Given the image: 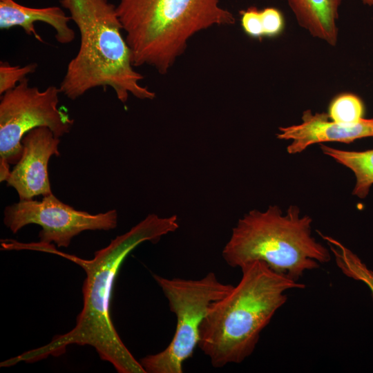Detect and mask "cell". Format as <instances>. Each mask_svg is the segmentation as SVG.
<instances>
[{"label":"cell","mask_w":373,"mask_h":373,"mask_svg":"<svg viewBox=\"0 0 373 373\" xmlns=\"http://www.w3.org/2000/svg\"><path fill=\"white\" fill-rule=\"evenodd\" d=\"M178 227L175 215L163 218L155 213L149 214L128 231L112 240L107 247L95 251L93 258L90 260L58 251L51 244L23 243V249L57 254L84 270L83 307L70 331L55 336L40 347L1 362V366L9 367L20 362L34 363L50 356H59L66 352L68 346L78 345L95 348L100 358L109 362L119 373H146L121 340L111 318L115 279L122 262L136 247L146 241L157 242Z\"/></svg>","instance_id":"obj_1"},{"label":"cell","mask_w":373,"mask_h":373,"mask_svg":"<svg viewBox=\"0 0 373 373\" xmlns=\"http://www.w3.org/2000/svg\"><path fill=\"white\" fill-rule=\"evenodd\" d=\"M240 269L238 283L212 305L200 325L198 346L214 367L240 363L251 355L261 332L287 300V291L305 287L262 261Z\"/></svg>","instance_id":"obj_2"},{"label":"cell","mask_w":373,"mask_h":373,"mask_svg":"<svg viewBox=\"0 0 373 373\" xmlns=\"http://www.w3.org/2000/svg\"><path fill=\"white\" fill-rule=\"evenodd\" d=\"M80 34L77 53L69 61L59 89L75 100L89 90L111 87L126 103L130 94L153 99L154 92L140 84L143 76L134 69L132 52L118 17L108 0H60Z\"/></svg>","instance_id":"obj_3"},{"label":"cell","mask_w":373,"mask_h":373,"mask_svg":"<svg viewBox=\"0 0 373 373\" xmlns=\"http://www.w3.org/2000/svg\"><path fill=\"white\" fill-rule=\"evenodd\" d=\"M116 10L134 66L166 74L197 32L235 23L219 0H119Z\"/></svg>","instance_id":"obj_4"},{"label":"cell","mask_w":373,"mask_h":373,"mask_svg":"<svg viewBox=\"0 0 373 373\" xmlns=\"http://www.w3.org/2000/svg\"><path fill=\"white\" fill-rule=\"evenodd\" d=\"M312 219L301 216L298 206L285 213L276 205L265 211L254 209L245 214L232 229L222 255L231 267L259 260L274 271L295 281L307 271L328 262L329 248L312 235Z\"/></svg>","instance_id":"obj_5"},{"label":"cell","mask_w":373,"mask_h":373,"mask_svg":"<svg viewBox=\"0 0 373 373\" xmlns=\"http://www.w3.org/2000/svg\"><path fill=\"white\" fill-rule=\"evenodd\" d=\"M153 278L176 316V328L164 350L139 361L146 373H182L184 363L198 345L200 325L209 309L233 285L220 281L213 272L198 280L168 278L155 274Z\"/></svg>","instance_id":"obj_6"},{"label":"cell","mask_w":373,"mask_h":373,"mask_svg":"<svg viewBox=\"0 0 373 373\" xmlns=\"http://www.w3.org/2000/svg\"><path fill=\"white\" fill-rule=\"evenodd\" d=\"M59 88L44 90L29 86L27 77L1 95L0 102V178L8 180L10 164H16L22 151V139L37 127L50 128L57 137L68 133L74 119L58 108Z\"/></svg>","instance_id":"obj_7"},{"label":"cell","mask_w":373,"mask_h":373,"mask_svg":"<svg viewBox=\"0 0 373 373\" xmlns=\"http://www.w3.org/2000/svg\"><path fill=\"white\" fill-rule=\"evenodd\" d=\"M3 222L13 233L23 227L36 224L41 227L39 243H55L58 247H68L72 239L86 230L113 229L117 224L115 209L90 214L77 210L53 195L44 196L41 201L19 200L6 207Z\"/></svg>","instance_id":"obj_8"},{"label":"cell","mask_w":373,"mask_h":373,"mask_svg":"<svg viewBox=\"0 0 373 373\" xmlns=\"http://www.w3.org/2000/svg\"><path fill=\"white\" fill-rule=\"evenodd\" d=\"M59 142V138L44 126L35 128L24 135L21 156L6 180L7 185L17 192L19 200L52 193L48 166L52 156L60 155Z\"/></svg>","instance_id":"obj_9"},{"label":"cell","mask_w":373,"mask_h":373,"mask_svg":"<svg viewBox=\"0 0 373 373\" xmlns=\"http://www.w3.org/2000/svg\"><path fill=\"white\" fill-rule=\"evenodd\" d=\"M299 124L280 127L276 137L290 140L287 151L300 153L314 144L338 142L350 143L356 140L373 137V119L363 118L353 125H344L332 120L327 113H313L308 109L303 113Z\"/></svg>","instance_id":"obj_10"},{"label":"cell","mask_w":373,"mask_h":373,"mask_svg":"<svg viewBox=\"0 0 373 373\" xmlns=\"http://www.w3.org/2000/svg\"><path fill=\"white\" fill-rule=\"evenodd\" d=\"M70 20V17L58 6L37 8L23 6L15 0H0L1 30L19 26L28 35L34 37L40 42H44V40L36 30L35 22L50 25L55 31L57 41L68 44L75 37L74 30L68 24Z\"/></svg>","instance_id":"obj_11"},{"label":"cell","mask_w":373,"mask_h":373,"mask_svg":"<svg viewBox=\"0 0 373 373\" xmlns=\"http://www.w3.org/2000/svg\"><path fill=\"white\" fill-rule=\"evenodd\" d=\"M342 0H287L299 26L334 46L338 41L337 19Z\"/></svg>","instance_id":"obj_12"},{"label":"cell","mask_w":373,"mask_h":373,"mask_svg":"<svg viewBox=\"0 0 373 373\" xmlns=\"http://www.w3.org/2000/svg\"><path fill=\"white\" fill-rule=\"evenodd\" d=\"M322 152L350 169L356 178L352 194L365 198L373 184V149L352 151L334 149L321 144Z\"/></svg>","instance_id":"obj_13"},{"label":"cell","mask_w":373,"mask_h":373,"mask_svg":"<svg viewBox=\"0 0 373 373\" xmlns=\"http://www.w3.org/2000/svg\"><path fill=\"white\" fill-rule=\"evenodd\" d=\"M335 262L346 276L365 284L373 297V271L350 249L334 238L327 243Z\"/></svg>","instance_id":"obj_14"},{"label":"cell","mask_w":373,"mask_h":373,"mask_svg":"<svg viewBox=\"0 0 373 373\" xmlns=\"http://www.w3.org/2000/svg\"><path fill=\"white\" fill-rule=\"evenodd\" d=\"M327 114L332 120L338 124L353 125L363 118L364 105L358 96L343 93L331 102Z\"/></svg>","instance_id":"obj_15"},{"label":"cell","mask_w":373,"mask_h":373,"mask_svg":"<svg viewBox=\"0 0 373 373\" xmlns=\"http://www.w3.org/2000/svg\"><path fill=\"white\" fill-rule=\"evenodd\" d=\"M37 68L36 63L24 66H12L8 61L0 62V94H4L15 88L17 85L29 74L33 73Z\"/></svg>","instance_id":"obj_16"},{"label":"cell","mask_w":373,"mask_h":373,"mask_svg":"<svg viewBox=\"0 0 373 373\" xmlns=\"http://www.w3.org/2000/svg\"><path fill=\"white\" fill-rule=\"evenodd\" d=\"M264 37H275L282 33L285 20L282 12L276 8L268 7L260 10Z\"/></svg>","instance_id":"obj_17"},{"label":"cell","mask_w":373,"mask_h":373,"mask_svg":"<svg viewBox=\"0 0 373 373\" xmlns=\"http://www.w3.org/2000/svg\"><path fill=\"white\" fill-rule=\"evenodd\" d=\"M241 26L244 32L250 37L261 39L264 37L260 10L251 6L240 11Z\"/></svg>","instance_id":"obj_18"},{"label":"cell","mask_w":373,"mask_h":373,"mask_svg":"<svg viewBox=\"0 0 373 373\" xmlns=\"http://www.w3.org/2000/svg\"><path fill=\"white\" fill-rule=\"evenodd\" d=\"M362 1L368 6H373V0H362Z\"/></svg>","instance_id":"obj_19"}]
</instances>
